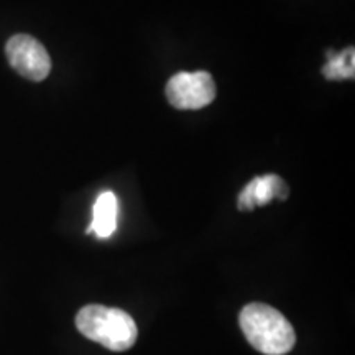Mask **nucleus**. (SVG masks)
I'll use <instances>...</instances> for the list:
<instances>
[{
	"mask_svg": "<svg viewBox=\"0 0 355 355\" xmlns=\"http://www.w3.org/2000/svg\"><path fill=\"white\" fill-rule=\"evenodd\" d=\"M241 329L254 349L265 355H285L295 347L296 334L279 311L263 303H250L241 311Z\"/></svg>",
	"mask_w": 355,
	"mask_h": 355,
	"instance_id": "1",
	"label": "nucleus"
},
{
	"mask_svg": "<svg viewBox=\"0 0 355 355\" xmlns=\"http://www.w3.org/2000/svg\"><path fill=\"white\" fill-rule=\"evenodd\" d=\"M117 198L112 191H104L96 199L92 209V222L87 227V234L94 232L99 239H107L117 227Z\"/></svg>",
	"mask_w": 355,
	"mask_h": 355,
	"instance_id": "6",
	"label": "nucleus"
},
{
	"mask_svg": "<svg viewBox=\"0 0 355 355\" xmlns=\"http://www.w3.org/2000/svg\"><path fill=\"white\" fill-rule=\"evenodd\" d=\"M6 55L12 68L30 81H43L51 71L46 48L30 35H13L6 44Z\"/></svg>",
	"mask_w": 355,
	"mask_h": 355,
	"instance_id": "4",
	"label": "nucleus"
},
{
	"mask_svg": "<svg viewBox=\"0 0 355 355\" xmlns=\"http://www.w3.org/2000/svg\"><path fill=\"white\" fill-rule=\"evenodd\" d=\"M76 327L89 340L114 352H125L139 337V329L130 314L101 304L84 306L76 316Z\"/></svg>",
	"mask_w": 355,
	"mask_h": 355,
	"instance_id": "2",
	"label": "nucleus"
},
{
	"mask_svg": "<svg viewBox=\"0 0 355 355\" xmlns=\"http://www.w3.org/2000/svg\"><path fill=\"white\" fill-rule=\"evenodd\" d=\"M216 83L209 73H178L166 84V97L173 107L198 110L216 99Z\"/></svg>",
	"mask_w": 355,
	"mask_h": 355,
	"instance_id": "3",
	"label": "nucleus"
},
{
	"mask_svg": "<svg viewBox=\"0 0 355 355\" xmlns=\"http://www.w3.org/2000/svg\"><path fill=\"white\" fill-rule=\"evenodd\" d=\"M327 64L324 66L322 74L327 79H347L354 78V48H349L339 55H332Z\"/></svg>",
	"mask_w": 355,
	"mask_h": 355,
	"instance_id": "7",
	"label": "nucleus"
},
{
	"mask_svg": "<svg viewBox=\"0 0 355 355\" xmlns=\"http://www.w3.org/2000/svg\"><path fill=\"white\" fill-rule=\"evenodd\" d=\"M288 188L285 181L277 175L254 178L239 196V209L252 211L257 206H265L273 198L286 199Z\"/></svg>",
	"mask_w": 355,
	"mask_h": 355,
	"instance_id": "5",
	"label": "nucleus"
}]
</instances>
